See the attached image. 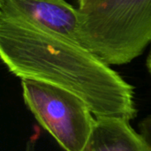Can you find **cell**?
I'll return each instance as SVG.
<instances>
[{"mask_svg":"<svg viewBox=\"0 0 151 151\" xmlns=\"http://www.w3.org/2000/svg\"><path fill=\"white\" fill-rule=\"evenodd\" d=\"M98 1H99V0H78V3H79L78 8H79V9L87 8V7H88V6L93 5L94 4H96V3L98 2Z\"/></svg>","mask_w":151,"mask_h":151,"instance_id":"ba28073f","label":"cell"},{"mask_svg":"<svg viewBox=\"0 0 151 151\" xmlns=\"http://www.w3.org/2000/svg\"><path fill=\"white\" fill-rule=\"evenodd\" d=\"M0 57L20 80L68 90L96 119L132 120L137 115L134 87L81 42L48 30L0 7Z\"/></svg>","mask_w":151,"mask_h":151,"instance_id":"6da1fadb","label":"cell"},{"mask_svg":"<svg viewBox=\"0 0 151 151\" xmlns=\"http://www.w3.org/2000/svg\"><path fill=\"white\" fill-rule=\"evenodd\" d=\"M80 11V42L110 65L138 58L151 44V0H99Z\"/></svg>","mask_w":151,"mask_h":151,"instance_id":"7a4b0ae2","label":"cell"},{"mask_svg":"<svg viewBox=\"0 0 151 151\" xmlns=\"http://www.w3.org/2000/svg\"><path fill=\"white\" fill-rule=\"evenodd\" d=\"M81 151H151V147L128 120L99 118Z\"/></svg>","mask_w":151,"mask_h":151,"instance_id":"5b68a950","label":"cell"},{"mask_svg":"<svg viewBox=\"0 0 151 151\" xmlns=\"http://www.w3.org/2000/svg\"><path fill=\"white\" fill-rule=\"evenodd\" d=\"M147 67H148V70L150 72L151 75V45L150 49V52H149V55H148V58H147Z\"/></svg>","mask_w":151,"mask_h":151,"instance_id":"9c48e42d","label":"cell"},{"mask_svg":"<svg viewBox=\"0 0 151 151\" xmlns=\"http://www.w3.org/2000/svg\"><path fill=\"white\" fill-rule=\"evenodd\" d=\"M24 151H36V139L35 137H31L27 141Z\"/></svg>","mask_w":151,"mask_h":151,"instance_id":"52a82bcc","label":"cell"},{"mask_svg":"<svg viewBox=\"0 0 151 151\" xmlns=\"http://www.w3.org/2000/svg\"><path fill=\"white\" fill-rule=\"evenodd\" d=\"M25 104L38 123L65 151H81L96 118L85 102L64 88L21 80Z\"/></svg>","mask_w":151,"mask_h":151,"instance_id":"3957f363","label":"cell"},{"mask_svg":"<svg viewBox=\"0 0 151 151\" xmlns=\"http://www.w3.org/2000/svg\"><path fill=\"white\" fill-rule=\"evenodd\" d=\"M139 131L151 147V115L144 118L139 124Z\"/></svg>","mask_w":151,"mask_h":151,"instance_id":"8992f818","label":"cell"},{"mask_svg":"<svg viewBox=\"0 0 151 151\" xmlns=\"http://www.w3.org/2000/svg\"><path fill=\"white\" fill-rule=\"evenodd\" d=\"M0 7L13 11L37 25L79 41V8L65 0H0Z\"/></svg>","mask_w":151,"mask_h":151,"instance_id":"277c9868","label":"cell"}]
</instances>
